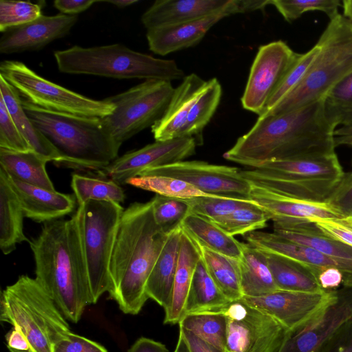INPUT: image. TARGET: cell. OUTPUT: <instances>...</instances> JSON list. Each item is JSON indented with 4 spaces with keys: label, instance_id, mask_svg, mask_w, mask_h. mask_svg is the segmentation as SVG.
<instances>
[{
    "label": "cell",
    "instance_id": "94428289",
    "mask_svg": "<svg viewBox=\"0 0 352 352\" xmlns=\"http://www.w3.org/2000/svg\"><path fill=\"white\" fill-rule=\"evenodd\" d=\"M101 2H107L111 3L118 8H125L137 3L138 0H108L100 1Z\"/></svg>",
    "mask_w": 352,
    "mask_h": 352
},
{
    "label": "cell",
    "instance_id": "f6af8a7d",
    "mask_svg": "<svg viewBox=\"0 0 352 352\" xmlns=\"http://www.w3.org/2000/svg\"><path fill=\"white\" fill-rule=\"evenodd\" d=\"M43 5L30 1L1 0L0 1V31L31 22L41 14Z\"/></svg>",
    "mask_w": 352,
    "mask_h": 352
},
{
    "label": "cell",
    "instance_id": "ac0fdd59",
    "mask_svg": "<svg viewBox=\"0 0 352 352\" xmlns=\"http://www.w3.org/2000/svg\"><path fill=\"white\" fill-rule=\"evenodd\" d=\"M77 21V15H41L31 22L3 32L0 39V52L12 54L41 50L67 35Z\"/></svg>",
    "mask_w": 352,
    "mask_h": 352
},
{
    "label": "cell",
    "instance_id": "30bf717a",
    "mask_svg": "<svg viewBox=\"0 0 352 352\" xmlns=\"http://www.w3.org/2000/svg\"><path fill=\"white\" fill-rule=\"evenodd\" d=\"M175 88L171 82L150 79L105 98L114 106L101 120L116 142L122 144L152 127L165 113Z\"/></svg>",
    "mask_w": 352,
    "mask_h": 352
},
{
    "label": "cell",
    "instance_id": "e7e4bbea",
    "mask_svg": "<svg viewBox=\"0 0 352 352\" xmlns=\"http://www.w3.org/2000/svg\"><path fill=\"white\" fill-rule=\"evenodd\" d=\"M10 350V352H28V351H17L12 349H8Z\"/></svg>",
    "mask_w": 352,
    "mask_h": 352
},
{
    "label": "cell",
    "instance_id": "8d00e7d4",
    "mask_svg": "<svg viewBox=\"0 0 352 352\" xmlns=\"http://www.w3.org/2000/svg\"><path fill=\"white\" fill-rule=\"evenodd\" d=\"M222 95V88L216 78L206 81L201 94L188 114L182 137L194 138L198 145L203 143V131L214 114Z\"/></svg>",
    "mask_w": 352,
    "mask_h": 352
},
{
    "label": "cell",
    "instance_id": "9a60e30c",
    "mask_svg": "<svg viewBox=\"0 0 352 352\" xmlns=\"http://www.w3.org/2000/svg\"><path fill=\"white\" fill-rule=\"evenodd\" d=\"M197 146L192 138L155 141L117 157L98 170V175L119 184H126L128 180L139 176L146 170L184 161L195 153Z\"/></svg>",
    "mask_w": 352,
    "mask_h": 352
},
{
    "label": "cell",
    "instance_id": "816d5d0a",
    "mask_svg": "<svg viewBox=\"0 0 352 352\" xmlns=\"http://www.w3.org/2000/svg\"><path fill=\"white\" fill-rule=\"evenodd\" d=\"M314 223L326 234L352 248V227L341 219H322Z\"/></svg>",
    "mask_w": 352,
    "mask_h": 352
},
{
    "label": "cell",
    "instance_id": "44dd1931",
    "mask_svg": "<svg viewBox=\"0 0 352 352\" xmlns=\"http://www.w3.org/2000/svg\"><path fill=\"white\" fill-rule=\"evenodd\" d=\"M276 234L309 247L340 263L346 271L342 287L352 288V248L326 234L314 222H273Z\"/></svg>",
    "mask_w": 352,
    "mask_h": 352
},
{
    "label": "cell",
    "instance_id": "6da1fadb",
    "mask_svg": "<svg viewBox=\"0 0 352 352\" xmlns=\"http://www.w3.org/2000/svg\"><path fill=\"white\" fill-rule=\"evenodd\" d=\"M324 98L296 110L258 117L252 129L225 152L226 160L252 169L271 161L334 153V131Z\"/></svg>",
    "mask_w": 352,
    "mask_h": 352
},
{
    "label": "cell",
    "instance_id": "8992f818",
    "mask_svg": "<svg viewBox=\"0 0 352 352\" xmlns=\"http://www.w3.org/2000/svg\"><path fill=\"white\" fill-rule=\"evenodd\" d=\"M60 72L118 79L176 80L186 76L173 60L157 58L122 44L92 47L74 45L54 53Z\"/></svg>",
    "mask_w": 352,
    "mask_h": 352
},
{
    "label": "cell",
    "instance_id": "7bdbcfd3",
    "mask_svg": "<svg viewBox=\"0 0 352 352\" xmlns=\"http://www.w3.org/2000/svg\"><path fill=\"white\" fill-rule=\"evenodd\" d=\"M186 200L190 206V212L214 223L238 208L253 202L251 199L221 196L197 197Z\"/></svg>",
    "mask_w": 352,
    "mask_h": 352
},
{
    "label": "cell",
    "instance_id": "5b68a950",
    "mask_svg": "<svg viewBox=\"0 0 352 352\" xmlns=\"http://www.w3.org/2000/svg\"><path fill=\"white\" fill-rule=\"evenodd\" d=\"M316 45L318 54L301 81L259 117L283 114L322 99L352 72V22L343 14L330 19Z\"/></svg>",
    "mask_w": 352,
    "mask_h": 352
},
{
    "label": "cell",
    "instance_id": "be15d7a7",
    "mask_svg": "<svg viewBox=\"0 0 352 352\" xmlns=\"http://www.w3.org/2000/svg\"><path fill=\"white\" fill-rule=\"evenodd\" d=\"M341 219L343 222L352 227V215L347 217L342 218Z\"/></svg>",
    "mask_w": 352,
    "mask_h": 352
},
{
    "label": "cell",
    "instance_id": "680465c9",
    "mask_svg": "<svg viewBox=\"0 0 352 352\" xmlns=\"http://www.w3.org/2000/svg\"><path fill=\"white\" fill-rule=\"evenodd\" d=\"M271 0H237L239 13L263 10L270 5Z\"/></svg>",
    "mask_w": 352,
    "mask_h": 352
},
{
    "label": "cell",
    "instance_id": "e0dca14e",
    "mask_svg": "<svg viewBox=\"0 0 352 352\" xmlns=\"http://www.w3.org/2000/svg\"><path fill=\"white\" fill-rule=\"evenodd\" d=\"M352 318V288L337 289L336 298L315 318L290 332L278 352H318Z\"/></svg>",
    "mask_w": 352,
    "mask_h": 352
},
{
    "label": "cell",
    "instance_id": "60d3db41",
    "mask_svg": "<svg viewBox=\"0 0 352 352\" xmlns=\"http://www.w3.org/2000/svg\"><path fill=\"white\" fill-rule=\"evenodd\" d=\"M269 220L267 214L253 201L238 208L215 224L230 236H244L266 227Z\"/></svg>",
    "mask_w": 352,
    "mask_h": 352
},
{
    "label": "cell",
    "instance_id": "9f6ffc18",
    "mask_svg": "<svg viewBox=\"0 0 352 352\" xmlns=\"http://www.w3.org/2000/svg\"><path fill=\"white\" fill-rule=\"evenodd\" d=\"M6 340L8 349L31 352V346L28 340L16 327H13L7 333Z\"/></svg>",
    "mask_w": 352,
    "mask_h": 352
},
{
    "label": "cell",
    "instance_id": "836d02e7",
    "mask_svg": "<svg viewBox=\"0 0 352 352\" xmlns=\"http://www.w3.org/2000/svg\"><path fill=\"white\" fill-rule=\"evenodd\" d=\"M263 252L278 290L301 292L324 291L308 267L276 254L266 251Z\"/></svg>",
    "mask_w": 352,
    "mask_h": 352
},
{
    "label": "cell",
    "instance_id": "681fc988",
    "mask_svg": "<svg viewBox=\"0 0 352 352\" xmlns=\"http://www.w3.org/2000/svg\"><path fill=\"white\" fill-rule=\"evenodd\" d=\"M54 352H108L100 344L72 331L54 344Z\"/></svg>",
    "mask_w": 352,
    "mask_h": 352
},
{
    "label": "cell",
    "instance_id": "03108f58",
    "mask_svg": "<svg viewBox=\"0 0 352 352\" xmlns=\"http://www.w3.org/2000/svg\"><path fill=\"white\" fill-rule=\"evenodd\" d=\"M351 164H352V160H351Z\"/></svg>",
    "mask_w": 352,
    "mask_h": 352
},
{
    "label": "cell",
    "instance_id": "4316f807",
    "mask_svg": "<svg viewBox=\"0 0 352 352\" xmlns=\"http://www.w3.org/2000/svg\"><path fill=\"white\" fill-rule=\"evenodd\" d=\"M0 92V97L3 100L16 126L32 149L48 162L64 166L63 155L27 116L19 94L1 76Z\"/></svg>",
    "mask_w": 352,
    "mask_h": 352
},
{
    "label": "cell",
    "instance_id": "ee69618b",
    "mask_svg": "<svg viewBox=\"0 0 352 352\" xmlns=\"http://www.w3.org/2000/svg\"><path fill=\"white\" fill-rule=\"evenodd\" d=\"M284 19L289 23L299 18L302 14L310 11H320L333 19L339 14L338 8L342 6L340 0H271Z\"/></svg>",
    "mask_w": 352,
    "mask_h": 352
},
{
    "label": "cell",
    "instance_id": "484cf974",
    "mask_svg": "<svg viewBox=\"0 0 352 352\" xmlns=\"http://www.w3.org/2000/svg\"><path fill=\"white\" fill-rule=\"evenodd\" d=\"M182 229L170 232L148 278L146 293L166 309L170 305L177 270Z\"/></svg>",
    "mask_w": 352,
    "mask_h": 352
},
{
    "label": "cell",
    "instance_id": "4dcf8cb0",
    "mask_svg": "<svg viewBox=\"0 0 352 352\" xmlns=\"http://www.w3.org/2000/svg\"><path fill=\"white\" fill-rule=\"evenodd\" d=\"M239 260L243 296L257 297L278 290L263 251L242 242Z\"/></svg>",
    "mask_w": 352,
    "mask_h": 352
},
{
    "label": "cell",
    "instance_id": "52a82bcc",
    "mask_svg": "<svg viewBox=\"0 0 352 352\" xmlns=\"http://www.w3.org/2000/svg\"><path fill=\"white\" fill-rule=\"evenodd\" d=\"M0 319L22 331L31 352H54V344L71 332L52 298L36 278L27 275L2 291Z\"/></svg>",
    "mask_w": 352,
    "mask_h": 352
},
{
    "label": "cell",
    "instance_id": "7a4b0ae2",
    "mask_svg": "<svg viewBox=\"0 0 352 352\" xmlns=\"http://www.w3.org/2000/svg\"><path fill=\"white\" fill-rule=\"evenodd\" d=\"M29 243L36 280L67 320L77 323L93 304L77 212L69 219L44 223Z\"/></svg>",
    "mask_w": 352,
    "mask_h": 352
},
{
    "label": "cell",
    "instance_id": "11a10c76",
    "mask_svg": "<svg viewBox=\"0 0 352 352\" xmlns=\"http://www.w3.org/2000/svg\"><path fill=\"white\" fill-rule=\"evenodd\" d=\"M96 0H56L54 6L61 14L67 15H76L90 8L94 3L98 2Z\"/></svg>",
    "mask_w": 352,
    "mask_h": 352
},
{
    "label": "cell",
    "instance_id": "ab89813d",
    "mask_svg": "<svg viewBox=\"0 0 352 352\" xmlns=\"http://www.w3.org/2000/svg\"><path fill=\"white\" fill-rule=\"evenodd\" d=\"M126 184L169 197L189 199L211 196L182 180L160 175H140L128 180Z\"/></svg>",
    "mask_w": 352,
    "mask_h": 352
},
{
    "label": "cell",
    "instance_id": "db71d44e",
    "mask_svg": "<svg viewBox=\"0 0 352 352\" xmlns=\"http://www.w3.org/2000/svg\"><path fill=\"white\" fill-rule=\"evenodd\" d=\"M179 334L186 342L190 352H227L196 336L191 331L179 327Z\"/></svg>",
    "mask_w": 352,
    "mask_h": 352
},
{
    "label": "cell",
    "instance_id": "6f0895ef",
    "mask_svg": "<svg viewBox=\"0 0 352 352\" xmlns=\"http://www.w3.org/2000/svg\"><path fill=\"white\" fill-rule=\"evenodd\" d=\"M128 352H169V351L162 342L141 337L133 343Z\"/></svg>",
    "mask_w": 352,
    "mask_h": 352
},
{
    "label": "cell",
    "instance_id": "74e56055",
    "mask_svg": "<svg viewBox=\"0 0 352 352\" xmlns=\"http://www.w3.org/2000/svg\"><path fill=\"white\" fill-rule=\"evenodd\" d=\"M71 186L78 206L89 200L111 201L121 204L125 199V194L120 184L106 177L74 174Z\"/></svg>",
    "mask_w": 352,
    "mask_h": 352
},
{
    "label": "cell",
    "instance_id": "2e32d148",
    "mask_svg": "<svg viewBox=\"0 0 352 352\" xmlns=\"http://www.w3.org/2000/svg\"><path fill=\"white\" fill-rule=\"evenodd\" d=\"M336 296L337 289L320 292L276 290L263 296H243L241 299L273 317L289 332H294L315 318Z\"/></svg>",
    "mask_w": 352,
    "mask_h": 352
},
{
    "label": "cell",
    "instance_id": "f1b7e54d",
    "mask_svg": "<svg viewBox=\"0 0 352 352\" xmlns=\"http://www.w3.org/2000/svg\"><path fill=\"white\" fill-rule=\"evenodd\" d=\"M324 112L327 121L336 129V147L352 146V72L324 96Z\"/></svg>",
    "mask_w": 352,
    "mask_h": 352
},
{
    "label": "cell",
    "instance_id": "cb8c5ba5",
    "mask_svg": "<svg viewBox=\"0 0 352 352\" xmlns=\"http://www.w3.org/2000/svg\"><path fill=\"white\" fill-rule=\"evenodd\" d=\"M206 85V81L194 73L182 79L175 88L163 117L151 127L155 141L182 137L190 111Z\"/></svg>",
    "mask_w": 352,
    "mask_h": 352
},
{
    "label": "cell",
    "instance_id": "d590c367",
    "mask_svg": "<svg viewBox=\"0 0 352 352\" xmlns=\"http://www.w3.org/2000/svg\"><path fill=\"white\" fill-rule=\"evenodd\" d=\"M195 244L208 273L223 293L230 301L241 299L243 293L239 260Z\"/></svg>",
    "mask_w": 352,
    "mask_h": 352
},
{
    "label": "cell",
    "instance_id": "7dc6e473",
    "mask_svg": "<svg viewBox=\"0 0 352 352\" xmlns=\"http://www.w3.org/2000/svg\"><path fill=\"white\" fill-rule=\"evenodd\" d=\"M0 148L21 152L33 151L19 131L1 97H0Z\"/></svg>",
    "mask_w": 352,
    "mask_h": 352
},
{
    "label": "cell",
    "instance_id": "f35d334b",
    "mask_svg": "<svg viewBox=\"0 0 352 352\" xmlns=\"http://www.w3.org/2000/svg\"><path fill=\"white\" fill-rule=\"evenodd\" d=\"M178 324L180 328L226 350L227 319L221 311L187 314Z\"/></svg>",
    "mask_w": 352,
    "mask_h": 352
},
{
    "label": "cell",
    "instance_id": "d6a6232c",
    "mask_svg": "<svg viewBox=\"0 0 352 352\" xmlns=\"http://www.w3.org/2000/svg\"><path fill=\"white\" fill-rule=\"evenodd\" d=\"M181 228L197 244L233 258L239 259L241 256L242 242L206 218L190 212Z\"/></svg>",
    "mask_w": 352,
    "mask_h": 352
},
{
    "label": "cell",
    "instance_id": "91938a15",
    "mask_svg": "<svg viewBox=\"0 0 352 352\" xmlns=\"http://www.w3.org/2000/svg\"><path fill=\"white\" fill-rule=\"evenodd\" d=\"M343 15L352 22V0L342 1Z\"/></svg>",
    "mask_w": 352,
    "mask_h": 352
},
{
    "label": "cell",
    "instance_id": "3957f363",
    "mask_svg": "<svg viewBox=\"0 0 352 352\" xmlns=\"http://www.w3.org/2000/svg\"><path fill=\"white\" fill-rule=\"evenodd\" d=\"M168 235L156 224L151 200L124 210L110 261L108 292L123 313L138 314L148 299L146 282Z\"/></svg>",
    "mask_w": 352,
    "mask_h": 352
},
{
    "label": "cell",
    "instance_id": "7402d4cb",
    "mask_svg": "<svg viewBox=\"0 0 352 352\" xmlns=\"http://www.w3.org/2000/svg\"><path fill=\"white\" fill-rule=\"evenodd\" d=\"M6 175L25 217L46 223L62 219L74 211L77 203L74 195L32 186Z\"/></svg>",
    "mask_w": 352,
    "mask_h": 352
},
{
    "label": "cell",
    "instance_id": "e575fe53",
    "mask_svg": "<svg viewBox=\"0 0 352 352\" xmlns=\"http://www.w3.org/2000/svg\"><path fill=\"white\" fill-rule=\"evenodd\" d=\"M231 302L216 284L200 258L195 270L184 316L195 313L220 312Z\"/></svg>",
    "mask_w": 352,
    "mask_h": 352
},
{
    "label": "cell",
    "instance_id": "603a6c76",
    "mask_svg": "<svg viewBox=\"0 0 352 352\" xmlns=\"http://www.w3.org/2000/svg\"><path fill=\"white\" fill-rule=\"evenodd\" d=\"M231 0H157L142 15L146 30L206 17L225 9Z\"/></svg>",
    "mask_w": 352,
    "mask_h": 352
},
{
    "label": "cell",
    "instance_id": "b9f144b4",
    "mask_svg": "<svg viewBox=\"0 0 352 352\" xmlns=\"http://www.w3.org/2000/svg\"><path fill=\"white\" fill-rule=\"evenodd\" d=\"M151 201L154 220L166 234L181 226L183 220L190 212L186 199L155 195Z\"/></svg>",
    "mask_w": 352,
    "mask_h": 352
},
{
    "label": "cell",
    "instance_id": "bcb514c9",
    "mask_svg": "<svg viewBox=\"0 0 352 352\" xmlns=\"http://www.w3.org/2000/svg\"><path fill=\"white\" fill-rule=\"evenodd\" d=\"M318 52L319 48L316 44L306 53L299 54L296 60L287 72L270 99L266 111L276 106L298 85L316 58Z\"/></svg>",
    "mask_w": 352,
    "mask_h": 352
},
{
    "label": "cell",
    "instance_id": "4fadbf2b",
    "mask_svg": "<svg viewBox=\"0 0 352 352\" xmlns=\"http://www.w3.org/2000/svg\"><path fill=\"white\" fill-rule=\"evenodd\" d=\"M298 55L283 41L261 45L252 63L241 99L243 108L258 117L262 116Z\"/></svg>",
    "mask_w": 352,
    "mask_h": 352
},
{
    "label": "cell",
    "instance_id": "ffe728a7",
    "mask_svg": "<svg viewBox=\"0 0 352 352\" xmlns=\"http://www.w3.org/2000/svg\"><path fill=\"white\" fill-rule=\"evenodd\" d=\"M250 198L267 214L270 220L273 222H315L322 219L343 218L327 201H313L287 197L253 184Z\"/></svg>",
    "mask_w": 352,
    "mask_h": 352
},
{
    "label": "cell",
    "instance_id": "5bb4252c",
    "mask_svg": "<svg viewBox=\"0 0 352 352\" xmlns=\"http://www.w3.org/2000/svg\"><path fill=\"white\" fill-rule=\"evenodd\" d=\"M140 175L173 177L211 196L250 199L252 184L236 167L202 161H182L146 170Z\"/></svg>",
    "mask_w": 352,
    "mask_h": 352
},
{
    "label": "cell",
    "instance_id": "f5cc1de1",
    "mask_svg": "<svg viewBox=\"0 0 352 352\" xmlns=\"http://www.w3.org/2000/svg\"><path fill=\"white\" fill-rule=\"evenodd\" d=\"M316 278L320 287L324 291L336 290L343 285V274L334 267L321 270Z\"/></svg>",
    "mask_w": 352,
    "mask_h": 352
},
{
    "label": "cell",
    "instance_id": "d6986e66",
    "mask_svg": "<svg viewBox=\"0 0 352 352\" xmlns=\"http://www.w3.org/2000/svg\"><path fill=\"white\" fill-rule=\"evenodd\" d=\"M238 13L237 0H231L225 9L206 17L179 25L146 30L148 47L153 53L165 56L195 46L219 21Z\"/></svg>",
    "mask_w": 352,
    "mask_h": 352
},
{
    "label": "cell",
    "instance_id": "ba28073f",
    "mask_svg": "<svg viewBox=\"0 0 352 352\" xmlns=\"http://www.w3.org/2000/svg\"><path fill=\"white\" fill-rule=\"evenodd\" d=\"M241 174L252 184L282 196L326 201L344 172L334 153L271 161Z\"/></svg>",
    "mask_w": 352,
    "mask_h": 352
},
{
    "label": "cell",
    "instance_id": "277c9868",
    "mask_svg": "<svg viewBox=\"0 0 352 352\" xmlns=\"http://www.w3.org/2000/svg\"><path fill=\"white\" fill-rule=\"evenodd\" d=\"M27 116L58 149L64 166L98 171L118 157L120 147L101 118L46 110L22 100Z\"/></svg>",
    "mask_w": 352,
    "mask_h": 352
},
{
    "label": "cell",
    "instance_id": "83f0119b",
    "mask_svg": "<svg viewBox=\"0 0 352 352\" xmlns=\"http://www.w3.org/2000/svg\"><path fill=\"white\" fill-rule=\"evenodd\" d=\"M200 258L197 245L182 230L172 298L170 305L164 309V323H179L183 318L195 270Z\"/></svg>",
    "mask_w": 352,
    "mask_h": 352
},
{
    "label": "cell",
    "instance_id": "f546056e",
    "mask_svg": "<svg viewBox=\"0 0 352 352\" xmlns=\"http://www.w3.org/2000/svg\"><path fill=\"white\" fill-rule=\"evenodd\" d=\"M24 217L19 199L0 168V248L4 254L12 252L19 243L30 242L23 232Z\"/></svg>",
    "mask_w": 352,
    "mask_h": 352
},
{
    "label": "cell",
    "instance_id": "1f68e13d",
    "mask_svg": "<svg viewBox=\"0 0 352 352\" xmlns=\"http://www.w3.org/2000/svg\"><path fill=\"white\" fill-rule=\"evenodd\" d=\"M47 162L34 151L21 152L0 148V168L10 177L32 186L55 190L46 170Z\"/></svg>",
    "mask_w": 352,
    "mask_h": 352
},
{
    "label": "cell",
    "instance_id": "c3c4849f",
    "mask_svg": "<svg viewBox=\"0 0 352 352\" xmlns=\"http://www.w3.org/2000/svg\"><path fill=\"white\" fill-rule=\"evenodd\" d=\"M326 201L343 218L352 215V171L344 173Z\"/></svg>",
    "mask_w": 352,
    "mask_h": 352
},
{
    "label": "cell",
    "instance_id": "f907efd6",
    "mask_svg": "<svg viewBox=\"0 0 352 352\" xmlns=\"http://www.w3.org/2000/svg\"><path fill=\"white\" fill-rule=\"evenodd\" d=\"M318 352H352V318L347 321Z\"/></svg>",
    "mask_w": 352,
    "mask_h": 352
},
{
    "label": "cell",
    "instance_id": "7c38bea8",
    "mask_svg": "<svg viewBox=\"0 0 352 352\" xmlns=\"http://www.w3.org/2000/svg\"><path fill=\"white\" fill-rule=\"evenodd\" d=\"M221 312L227 319V352H278L290 333L241 299L232 301Z\"/></svg>",
    "mask_w": 352,
    "mask_h": 352
},
{
    "label": "cell",
    "instance_id": "8fae6325",
    "mask_svg": "<svg viewBox=\"0 0 352 352\" xmlns=\"http://www.w3.org/2000/svg\"><path fill=\"white\" fill-rule=\"evenodd\" d=\"M0 76L16 90L20 96L46 110L102 118L114 109V106L106 99L94 100L67 89L43 78L19 61H2Z\"/></svg>",
    "mask_w": 352,
    "mask_h": 352
},
{
    "label": "cell",
    "instance_id": "9c48e42d",
    "mask_svg": "<svg viewBox=\"0 0 352 352\" xmlns=\"http://www.w3.org/2000/svg\"><path fill=\"white\" fill-rule=\"evenodd\" d=\"M80 232L93 304L110 289L109 265L124 209L111 201L78 206Z\"/></svg>",
    "mask_w": 352,
    "mask_h": 352
},
{
    "label": "cell",
    "instance_id": "d4e9b609",
    "mask_svg": "<svg viewBox=\"0 0 352 352\" xmlns=\"http://www.w3.org/2000/svg\"><path fill=\"white\" fill-rule=\"evenodd\" d=\"M244 239L247 243L259 250L276 254L302 263L310 268L316 277L321 270L334 267L342 272L343 284L346 280V271L340 263L309 247L287 240L274 232L256 230L246 234L244 235Z\"/></svg>",
    "mask_w": 352,
    "mask_h": 352
},
{
    "label": "cell",
    "instance_id": "6125c7cd",
    "mask_svg": "<svg viewBox=\"0 0 352 352\" xmlns=\"http://www.w3.org/2000/svg\"><path fill=\"white\" fill-rule=\"evenodd\" d=\"M174 352H190L186 342L181 334L179 335V338Z\"/></svg>",
    "mask_w": 352,
    "mask_h": 352
}]
</instances>
